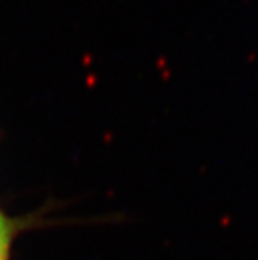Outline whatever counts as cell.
Masks as SVG:
<instances>
[{
    "label": "cell",
    "instance_id": "cell-1",
    "mask_svg": "<svg viewBox=\"0 0 258 260\" xmlns=\"http://www.w3.org/2000/svg\"><path fill=\"white\" fill-rule=\"evenodd\" d=\"M10 248V224L0 217V260H7Z\"/></svg>",
    "mask_w": 258,
    "mask_h": 260
}]
</instances>
